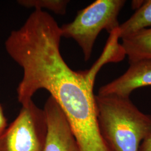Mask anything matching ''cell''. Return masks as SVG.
I'll list each match as a JSON object with an SVG mask.
<instances>
[{
  "mask_svg": "<svg viewBox=\"0 0 151 151\" xmlns=\"http://www.w3.org/2000/svg\"><path fill=\"white\" fill-rule=\"evenodd\" d=\"M97 119L114 151H139L151 132V115L140 111L129 97L95 95Z\"/></svg>",
  "mask_w": 151,
  "mask_h": 151,
  "instance_id": "1",
  "label": "cell"
},
{
  "mask_svg": "<svg viewBox=\"0 0 151 151\" xmlns=\"http://www.w3.org/2000/svg\"><path fill=\"white\" fill-rule=\"evenodd\" d=\"M125 2L124 0L95 1L78 11L73 22L60 27L62 37L75 40L84 60L88 61L100 32L105 30L110 34L119 29L118 17Z\"/></svg>",
  "mask_w": 151,
  "mask_h": 151,
  "instance_id": "2",
  "label": "cell"
},
{
  "mask_svg": "<svg viewBox=\"0 0 151 151\" xmlns=\"http://www.w3.org/2000/svg\"><path fill=\"white\" fill-rule=\"evenodd\" d=\"M47 132L44 110L32 101L0 135V151H43Z\"/></svg>",
  "mask_w": 151,
  "mask_h": 151,
  "instance_id": "3",
  "label": "cell"
},
{
  "mask_svg": "<svg viewBox=\"0 0 151 151\" xmlns=\"http://www.w3.org/2000/svg\"><path fill=\"white\" fill-rule=\"evenodd\" d=\"M43 110L47 126L43 151H80L65 113L52 96Z\"/></svg>",
  "mask_w": 151,
  "mask_h": 151,
  "instance_id": "4",
  "label": "cell"
},
{
  "mask_svg": "<svg viewBox=\"0 0 151 151\" xmlns=\"http://www.w3.org/2000/svg\"><path fill=\"white\" fill-rule=\"evenodd\" d=\"M129 64L123 75L101 87L98 95L129 97L135 89L151 86V60H141Z\"/></svg>",
  "mask_w": 151,
  "mask_h": 151,
  "instance_id": "5",
  "label": "cell"
},
{
  "mask_svg": "<svg viewBox=\"0 0 151 151\" xmlns=\"http://www.w3.org/2000/svg\"><path fill=\"white\" fill-rule=\"evenodd\" d=\"M122 45L129 62L151 60V27L122 39Z\"/></svg>",
  "mask_w": 151,
  "mask_h": 151,
  "instance_id": "6",
  "label": "cell"
},
{
  "mask_svg": "<svg viewBox=\"0 0 151 151\" xmlns=\"http://www.w3.org/2000/svg\"><path fill=\"white\" fill-rule=\"evenodd\" d=\"M149 27H151V0L143 1L128 20L119 25V38H127Z\"/></svg>",
  "mask_w": 151,
  "mask_h": 151,
  "instance_id": "7",
  "label": "cell"
},
{
  "mask_svg": "<svg viewBox=\"0 0 151 151\" xmlns=\"http://www.w3.org/2000/svg\"><path fill=\"white\" fill-rule=\"evenodd\" d=\"M21 5L27 8H34L35 10L48 9L54 13L64 15L69 1L66 0H20L17 1Z\"/></svg>",
  "mask_w": 151,
  "mask_h": 151,
  "instance_id": "8",
  "label": "cell"
},
{
  "mask_svg": "<svg viewBox=\"0 0 151 151\" xmlns=\"http://www.w3.org/2000/svg\"><path fill=\"white\" fill-rule=\"evenodd\" d=\"M7 128V122L4 113V110L0 104V135L5 131Z\"/></svg>",
  "mask_w": 151,
  "mask_h": 151,
  "instance_id": "9",
  "label": "cell"
},
{
  "mask_svg": "<svg viewBox=\"0 0 151 151\" xmlns=\"http://www.w3.org/2000/svg\"><path fill=\"white\" fill-rule=\"evenodd\" d=\"M139 151H151V132L142 142Z\"/></svg>",
  "mask_w": 151,
  "mask_h": 151,
  "instance_id": "10",
  "label": "cell"
}]
</instances>
